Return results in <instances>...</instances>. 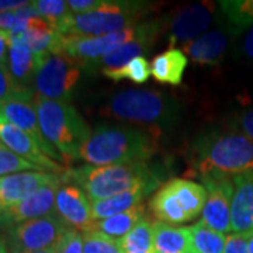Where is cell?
<instances>
[{
    "instance_id": "1",
    "label": "cell",
    "mask_w": 253,
    "mask_h": 253,
    "mask_svg": "<svg viewBox=\"0 0 253 253\" xmlns=\"http://www.w3.org/2000/svg\"><path fill=\"white\" fill-rule=\"evenodd\" d=\"M159 149L158 135L134 126H99L79 154L91 166L145 163Z\"/></svg>"
},
{
    "instance_id": "2",
    "label": "cell",
    "mask_w": 253,
    "mask_h": 253,
    "mask_svg": "<svg viewBox=\"0 0 253 253\" xmlns=\"http://www.w3.org/2000/svg\"><path fill=\"white\" fill-rule=\"evenodd\" d=\"M63 181L72 180L91 201L110 199L136 187L156 189L161 177L146 163H123L109 166L83 165L62 174Z\"/></svg>"
},
{
    "instance_id": "3",
    "label": "cell",
    "mask_w": 253,
    "mask_h": 253,
    "mask_svg": "<svg viewBox=\"0 0 253 253\" xmlns=\"http://www.w3.org/2000/svg\"><path fill=\"white\" fill-rule=\"evenodd\" d=\"M191 154L200 174L214 172L234 177L253 170V139L236 129L203 134L194 141Z\"/></svg>"
},
{
    "instance_id": "4",
    "label": "cell",
    "mask_w": 253,
    "mask_h": 253,
    "mask_svg": "<svg viewBox=\"0 0 253 253\" xmlns=\"http://www.w3.org/2000/svg\"><path fill=\"white\" fill-rule=\"evenodd\" d=\"M38 121L48 144L62 156L63 162L79 159L81 149L91 136L90 126L69 101H54L36 96Z\"/></svg>"
},
{
    "instance_id": "5",
    "label": "cell",
    "mask_w": 253,
    "mask_h": 253,
    "mask_svg": "<svg viewBox=\"0 0 253 253\" xmlns=\"http://www.w3.org/2000/svg\"><path fill=\"white\" fill-rule=\"evenodd\" d=\"M149 10L145 1L104 0L99 9L84 14H69L58 26L61 36L101 37L136 27Z\"/></svg>"
},
{
    "instance_id": "6",
    "label": "cell",
    "mask_w": 253,
    "mask_h": 253,
    "mask_svg": "<svg viewBox=\"0 0 253 253\" xmlns=\"http://www.w3.org/2000/svg\"><path fill=\"white\" fill-rule=\"evenodd\" d=\"M176 106L169 97L156 90H126L118 93L106 104L101 114L141 126L170 124L176 117Z\"/></svg>"
},
{
    "instance_id": "7",
    "label": "cell",
    "mask_w": 253,
    "mask_h": 253,
    "mask_svg": "<svg viewBox=\"0 0 253 253\" xmlns=\"http://www.w3.org/2000/svg\"><path fill=\"white\" fill-rule=\"evenodd\" d=\"M82 66L65 54L44 55L34 76L36 96L54 101H69L81 79Z\"/></svg>"
},
{
    "instance_id": "8",
    "label": "cell",
    "mask_w": 253,
    "mask_h": 253,
    "mask_svg": "<svg viewBox=\"0 0 253 253\" xmlns=\"http://www.w3.org/2000/svg\"><path fill=\"white\" fill-rule=\"evenodd\" d=\"M72 228L55 211L42 218L26 221L7 229L10 253H30L45 251L61 242Z\"/></svg>"
},
{
    "instance_id": "9",
    "label": "cell",
    "mask_w": 253,
    "mask_h": 253,
    "mask_svg": "<svg viewBox=\"0 0 253 253\" xmlns=\"http://www.w3.org/2000/svg\"><path fill=\"white\" fill-rule=\"evenodd\" d=\"M135 36L136 27L101 37L61 36L55 54L68 55L81 63V66H87L90 63H99L106 55L129 42Z\"/></svg>"
},
{
    "instance_id": "10",
    "label": "cell",
    "mask_w": 253,
    "mask_h": 253,
    "mask_svg": "<svg viewBox=\"0 0 253 253\" xmlns=\"http://www.w3.org/2000/svg\"><path fill=\"white\" fill-rule=\"evenodd\" d=\"M200 177L207 190V201L203 210L201 221L217 232H229L234 197L232 176L212 172L200 174Z\"/></svg>"
},
{
    "instance_id": "11",
    "label": "cell",
    "mask_w": 253,
    "mask_h": 253,
    "mask_svg": "<svg viewBox=\"0 0 253 253\" xmlns=\"http://www.w3.org/2000/svg\"><path fill=\"white\" fill-rule=\"evenodd\" d=\"M215 14V3L201 1L176 10L168 23V42L181 46L201 37L211 26Z\"/></svg>"
},
{
    "instance_id": "12",
    "label": "cell",
    "mask_w": 253,
    "mask_h": 253,
    "mask_svg": "<svg viewBox=\"0 0 253 253\" xmlns=\"http://www.w3.org/2000/svg\"><path fill=\"white\" fill-rule=\"evenodd\" d=\"M63 181L62 174L45 170L20 172L0 177V214L45 186Z\"/></svg>"
},
{
    "instance_id": "13",
    "label": "cell",
    "mask_w": 253,
    "mask_h": 253,
    "mask_svg": "<svg viewBox=\"0 0 253 253\" xmlns=\"http://www.w3.org/2000/svg\"><path fill=\"white\" fill-rule=\"evenodd\" d=\"M36 97H23V99H9L0 101V116L6 118L10 124L16 126L28 135H31L37 141V144L41 146V149L45 152L55 162H63L62 156L55 151L51 145L48 144L38 121L37 113Z\"/></svg>"
},
{
    "instance_id": "14",
    "label": "cell",
    "mask_w": 253,
    "mask_h": 253,
    "mask_svg": "<svg viewBox=\"0 0 253 253\" xmlns=\"http://www.w3.org/2000/svg\"><path fill=\"white\" fill-rule=\"evenodd\" d=\"M165 28L163 21L161 20H149L136 26V36L134 40H131L129 42H126L124 45L118 46L117 49H114L113 52L106 55L101 61V72H107V71H117L120 68H123L124 65L129 62L131 59L138 58V56H144L149 54L155 41L158 40L159 34L162 33Z\"/></svg>"
},
{
    "instance_id": "15",
    "label": "cell",
    "mask_w": 253,
    "mask_h": 253,
    "mask_svg": "<svg viewBox=\"0 0 253 253\" xmlns=\"http://www.w3.org/2000/svg\"><path fill=\"white\" fill-rule=\"evenodd\" d=\"M61 184L62 181L37 190L36 193L30 194L18 204L3 211L0 214V226H4L9 229L11 226L23 224L26 221L54 214L56 193L61 187Z\"/></svg>"
},
{
    "instance_id": "16",
    "label": "cell",
    "mask_w": 253,
    "mask_h": 253,
    "mask_svg": "<svg viewBox=\"0 0 253 253\" xmlns=\"http://www.w3.org/2000/svg\"><path fill=\"white\" fill-rule=\"evenodd\" d=\"M55 211L68 225L76 231H89L94 222L91 203L86 193L72 183H62L56 193Z\"/></svg>"
},
{
    "instance_id": "17",
    "label": "cell",
    "mask_w": 253,
    "mask_h": 253,
    "mask_svg": "<svg viewBox=\"0 0 253 253\" xmlns=\"http://www.w3.org/2000/svg\"><path fill=\"white\" fill-rule=\"evenodd\" d=\"M0 141L13 151L18 156L27 159L28 162L34 163L37 166L42 168L46 172H52L61 174L62 166L54 159H51L48 155L41 149V146L37 144V141L27 132L20 129L16 126L10 124L6 118L0 116Z\"/></svg>"
},
{
    "instance_id": "18",
    "label": "cell",
    "mask_w": 253,
    "mask_h": 253,
    "mask_svg": "<svg viewBox=\"0 0 253 253\" xmlns=\"http://www.w3.org/2000/svg\"><path fill=\"white\" fill-rule=\"evenodd\" d=\"M234 197L231 210L232 234H253V170L232 177Z\"/></svg>"
},
{
    "instance_id": "19",
    "label": "cell",
    "mask_w": 253,
    "mask_h": 253,
    "mask_svg": "<svg viewBox=\"0 0 253 253\" xmlns=\"http://www.w3.org/2000/svg\"><path fill=\"white\" fill-rule=\"evenodd\" d=\"M229 38L224 31H210L197 40L183 45V52L191 58V61L200 66H215L224 61Z\"/></svg>"
},
{
    "instance_id": "20",
    "label": "cell",
    "mask_w": 253,
    "mask_h": 253,
    "mask_svg": "<svg viewBox=\"0 0 253 253\" xmlns=\"http://www.w3.org/2000/svg\"><path fill=\"white\" fill-rule=\"evenodd\" d=\"M44 56L34 54L20 36L10 34L7 68L13 78L24 87L34 83V76Z\"/></svg>"
},
{
    "instance_id": "21",
    "label": "cell",
    "mask_w": 253,
    "mask_h": 253,
    "mask_svg": "<svg viewBox=\"0 0 253 253\" xmlns=\"http://www.w3.org/2000/svg\"><path fill=\"white\" fill-rule=\"evenodd\" d=\"M155 253H194L190 226L154 222Z\"/></svg>"
},
{
    "instance_id": "22",
    "label": "cell",
    "mask_w": 253,
    "mask_h": 253,
    "mask_svg": "<svg viewBox=\"0 0 253 253\" xmlns=\"http://www.w3.org/2000/svg\"><path fill=\"white\" fill-rule=\"evenodd\" d=\"M155 189L152 187H136L126 193H121L118 196L110 199L91 201V214L93 219H106V218L117 215L121 212H126L131 208H135L142 204L144 199L151 194Z\"/></svg>"
},
{
    "instance_id": "23",
    "label": "cell",
    "mask_w": 253,
    "mask_h": 253,
    "mask_svg": "<svg viewBox=\"0 0 253 253\" xmlns=\"http://www.w3.org/2000/svg\"><path fill=\"white\" fill-rule=\"evenodd\" d=\"M148 208L159 222L174 225V224H183L190 221L169 181L161 186L159 190L151 197L148 203Z\"/></svg>"
},
{
    "instance_id": "24",
    "label": "cell",
    "mask_w": 253,
    "mask_h": 253,
    "mask_svg": "<svg viewBox=\"0 0 253 253\" xmlns=\"http://www.w3.org/2000/svg\"><path fill=\"white\" fill-rule=\"evenodd\" d=\"M187 66V56L177 48H169L156 55L151 63V71L155 81L163 84L179 86L183 81V73Z\"/></svg>"
},
{
    "instance_id": "25",
    "label": "cell",
    "mask_w": 253,
    "mask_h": 253,
    "mask_svg": "<svg viewBox=\"0 0 253 253\" xmlns=\"http://www.w3.org/2000/svg\"><path fill=\"white\" fill-rule=\"evenodd\" d=\"M169 184L172 186L176 197L184 210V212L190 218V221L199 217L207 201L206 187L187 179H172L169 180Z\"/></svg>"
},
{
    "instance_id": "26",
    "label": "cell",
    "mask_w": 253,
    "mask_h": 253,
    "mask_svg": "<svg viewBox=\"0 0 253 253\" xmlns=\"http://www.w3.org/2000/svg\"><path fill=\"white\" fill-rule=\"evenodd\" d=\"M145 218H146V208L141 204L138 207L128 210L126 212H121V214L113 215V217L106 218V219L94 221L91 225V229L100 231V232L111 236V238L120 239V238L126 235L141 221H144Z\"/></svg>"
},
{
    "instance_id": "27",
    "label": "cell",
    "mask_w": 253,
    "mask_h": 253,
    "mask_svg": "<svg viewBox=\"0 0 253 253\" xmlns=\"http://www.w3.org/2000/svg\"><path fill=\"white\" fill-rule=\"evenodd\" d=\"M117 244L121 253H155L154 222L145 218L126 235L117 239Z\"/></svg>"
},
{
    "instance_id": "28",
    "label": "cell",
    "mask_w": 253,
    "mask_h": 253,
    "mask_svg": "<svg viewBox=\"0 0 253 253\" xmlns=\"http://www.w3.org/2000/svg\"><path fill=\"white\" fill-rule=\"evenodd\" d=\"M194 253H224L225 251V234L211 229L203 221L190 226Z\"/></svg>"
},
{
    "instance_id": "29",
    "label": "cell",
    "mask_w": 253,
    "mask_h": 253,
    "mask_svg": "<svg viewBox=\"0 0 253 253\" xmlns=\"http://www.w3.org/2000/svg\"><path fill=\"white\" fill-rule=\"evenodd\" d=\"M101 73L114 82L128 79L134 83L142 84L145 82H148L149 76L152 75V71H151V63L148 62V59L145 56H138V58L131 59L126 65L117 71H107V72Z\"/></svg>"
},
{
    "instance_id": "30",
    "label": "cell",
    "mask_w": 253,
    "mask_h": 253,
    "mask_svg": "<svg viewBox=\"0 0 253 253\" xmlns=\"http://www.w3.org/2000/svg\"><path fill=\"white\" fill-rule=\"evenodd\" d=\"M221 10L232 24V27L244 30L253 27V0H234L221 1Z\"/></svg>"
},
{
    "instance_id": "31",
    "label": "cell",
    "mask_w": 253,
    "mask_h": 253,
    "mask_svg": "<svg viewBox=\"0 0 253 253\" xmlns=\"http://www.w3.org/2000/svg\"><path fill=\"white\" fill-rule=\"evenodd\" d=\"M30 170H44V169L14 154L0 141V177L14 173L30 172Z\"/></svg>"
},
{
    "instance_id": "32",
    "label": "cell",
    "mask_w": 253,
    "mask_h": 253,
    "mask_svg": "<svg viewBox=\"0 0 253 253\" xmlns=\"http://www.w3.org/2000/svg\"><path fill=\"white\" fill-rule=\"evenodd\" d=\"M33 3L40 17L48 21L55 30L71 14L68 1L63 0H37Z\"/></svg>"
},
{
    "instance_id": "33",
    "label": "cell",
    "mask_w": 253,
    "mask_h": 253,
    "mask_svg": "<svg viewBox=\"0 0 253 253\" xmlns=\"http://www.w3.org/2000/svg\"><path fill=\"white\" fill-rule=\"evenodd\" d=\"M83 236V253H121L118 249L117 239L106 235L100 231H84Z\"/></svg>"
},
{
    "instance_id": "34",
    "label": "cell",
    "mask_w": 253,
    "mask_h": 253,
    "mask_svg": "<svg viewBox=\"0 0 253 253\" xmlns=\"http://www.w3.org/2000/svg\"><path fill=\"white\" fill-rule=\"evenodd\" d=\"M23 97H36V93L31 87L21 86L13 78L7 66L0 65V101Z\"/></svg>"
},
{
    "instance_id": "35",
    "label": "cell",
    "mask_w": 253,
    "mask_h": 253,
    "mask_svg": "<svg viewBox=\"0 0 253 253\" xmlns=\"http://www.w3.org/2000/svg\"><path fill=\"white\" fill-rule=\"evenodd\" d=\"M58 253H83V236L81 231L71 229L59 242Z\"/></svg>"
},
{
    "instance_id": "36",
    "label": "cell",
    "mask_w": 253,
    "mask_h": 253,
    "mask_svg": "<svg viewBox=\"0 0 253 253\" xmlns=\"http://www.w3.org/2000/svg\"><path fill=\"white\" fill-rule=\"evenodd\" d=\"M234 124L238 128L236 131L253 139V104L241 110L234 118Z\"/></svg>"
},
{
    "instance_id": "37",
    "label": "cell",
    "mask_w": 253,
    "mask_h": 253,
    "mask_svg": "<svg viewBox=\"0 0 253 253\" xmlns=\"http://www.w3.org/2000/svg\"><path fill=\"white\" fill-rule=\"evenodd\" d=\"M224 253H249L248 238L245 235H239V234L228 235Z\"/></svg>"
},
{
    "instance_id": "38",
    "label": "cell",
    "mask_w": 253,
    "mask_h": 253,
    "mask_svg": "<svg viewBox=\"0 0 253 253\" xmlns=\"http://www.w3.org/2000/svg\"><path fill=\"white\" fill-rule=\"evenodd\" d=\"M104 0H69L68 6L72 14H84L99 9Z\"/></svg>"
},
{
    "instance_id": "39",
    "label": "cell",
    "mask_w": 253,
    "mask_h": 253,
    "mask_svg": "<svg viewBox=\"0 0 253 253\" xmlns=\"http://www.w3.org/2000/svg\"><path fill=\"white\" fill-rule=\"evenodd\" d=\"M10 46V34L0 31V65L7 66V58H9Z\"/></svg>"
},
{
    "instance_id": "40",
    "label": "cell",
    "mask_w": 253,
    "mask_h": 253,
    "mask_svg": "<svg viewBox=\"0 0 253 253\" xmlns=\"http://www.w3.org/2000/svg\"><path fill=\"white\" fill-rule=\"evenodd\" d=\"M242 55L246 59L253 61V27L246 33L244 41H242Z\"/></svg>"
},
{
    "instance_id": "41",
    "label": "cell",
    "mask_w": 253,
    "mask_h": 253,
    "mask_svg": "<svg viewBox=\"0 0 253 253\" xmlns=\"http://www.w3.org/2000/svg\"><path fill=\"white\" fill-rule=\"evenodd\" d=\"M30 1L26 0H0V13L4 11H14V10L21 9L27 6Z\"/></svg>"
},
{
    "instance_id": "42",
    "label": "cell",
    "mask_w": 253,
    "mask_h": 253,
    "mask_svg": "<svg viewBox=\"0 0 253 253\" xmlns=\"http://www.w3.org/2000/svg\"><path fill=\"white\" fill-rule=\"evenodd\" d=\"M0 253H10L9 252V245L4 241V238L0 235Z\"/></svg>"
},
{
    "instance_id": "43",
    "label": "cell",
    "mask_w": 253,
    "mask_h": 253,
    "mask_svg": "<svg viewBox=\"0 0 253 253\" xmlns=\"http://www.w3.org/2000/svg\"><path fill=\"white\" fill-rule=\"evenodd\" d=\"M58 251H59V244L55 245L54 248L45 249V251H40V252H30V253H58Z\"/></svg>"
},
{
    "instance_id": "44",
    "label": "cell",
    "mask_w": 253,
    "mask_h": 253,
    "mask_svg": "<svg viewBox=\"0 0 253 253\" xmlns=\"http://www.w3.org/2000/svg\"><path fill=\"white\" fill-rule=\"evenodd\" d=\"M248 238V249H249V253H253V234L246 236Z\"/></svg>"
}]
</instances>
